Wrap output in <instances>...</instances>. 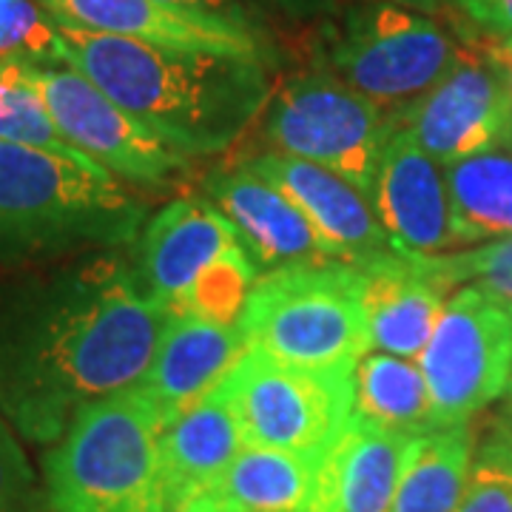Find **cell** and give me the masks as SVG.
<instances>
[{"label": "cell", "mask_w": 512, "mask_h": 512, "mask_svg": "<svg viewBox=\"0 0 512 512\" xmlns=\"http://www.w3.org/2000/svg\"><path fill=\"white\" fill-rule=\"evenodd\" d=\"M501 419L512 421V376L507 384V393H504V410H501Z\"/></svg>", "instance_id": "74e56055"}, {"label": "cell", "mask_w": 512, "mask_h": 512, "mask_svg": "<svg viewBox=\"0 0 512 512\" xmlns=\"http://www.w3.org/2000/svg\"><path fill=\"white\" fill-rule=\"evenodd\" d=\"M393 126L404 128L441 165L484 148L512 146L510 103L484 43L461 35L450 72L404 109Z\"/></svg>", "instance_id": "8fae6325"}, {"label": "cell", "mask_w": 512, "mask_h": 512, "mask_svg": "<svg viewBox=\"0 0 512 512\" xmlns=\"http://www.w3.org/2000/svg\"><path fill=\"white\" fill-rule=\"evenodd\" d=\"M248 165L305 214L330 259L362 265L367 259L396 251L370 197L339 174L276 151H262Z\"/></svg>", "instance_id": "5bb4252c"}, {"label": "cell", "mask_w": 512, "mask_h": 512, "mask_svg": "<svg viewBox=\"0 0 512 512\" xmlns=\"http://www.w3.org/2000/svg\"><path fill=\"white\" fill-rule=\"evenodd\" d=\"M0 512H49L43 484L20 447L12 424L0 413Z\"/></svg>", "instance_id": "f1b7e54d"}, {"label": "cell", "mask_w": 512, "mask_h": 512, "mask_svg": "<svg viewBox=\"0 0 512 512\" xmlns=\"http://www.w3.org/2000/svg\"><path fill=\"white\" fill-rule=\"evenodd\" d=\"M456 512H512V478L473 467Z\"/></svg>", "instance_id": "1f68e13d"}, {"label": "cell", "mask_w": 512, "mask_h": 512, "mask_svg": "<svg viewBox=\"0 0 512 512\" xmlns=\"http://www.w3.org/2000/svg\"><path fill=\"white\" fill-rule=\"evenodd\" d=\"M370 202L396 251L439 256L458 248L444 168L404 128L387 137Z\"/></svg>", "instance_id": "7c38bea8"}, {"label": "cell", "mask_w": 512, "mask_h": 512, "mask_svg": "<svg viewBox=\"0 0 512 512\" xmlns=\"http://www.w3.org/2000/svg\"><path fill=\"white\" fill-rule=\"evenodd\" d=\"M473 467H484L512 478V421L498 419L487 427L473 453Z\"/></svg>", "instance_id": "d6a6232c"}, {"label": "cell", "mask_w": 512, "mask_h": 512, "mask_svg": "<svg viewBox=\"0 0 512 512\" xmlns=\"http://www.w3.org/2000/svg\"><path fill=\"white\" fill-rule=\"evenodd\" d=\"M254 128L265 151L322 165L370 197L393 120L313 66L276 83Z\"/></svg>", "instance_id": "52a82bcc"}, {"label": "cell", "mask_w": 512, "mask_h": 512, "mask_svg": "<svg viewBox=\"0 0 512 512\" xmlns=\"http://www.w3.org/2000/svg\"><path fill=\"white\" fill-rule=\"evenodd\" d=\"M319 461L245 444L211 487L225 512H311Z\"/></svg>", "instance_id": "7402d4cb"}, {"label": "cell", "mask_w": 512, "mask_h": 512, "mask_svg": "<svg viewBox=\"0 0 512 512\" xmlns=\"http://www.w3.org/2000/svg\"><path fill=\"white\" fill-rule=\"evenodd\" d=\"M148 205L80 151L0 143V271L134 245Z\"/></svg>", "instance_id": "3957f363"}, {"label": "cell", "mask_w": 512, "mask_h": 512, "mask_svg": "<svg viewBox=\"0 0 512 512\" xmlns=\"http://www.w3.org/2000/svg\"><path fill=\"white\" fill-rule=\"evenodd\" d=\"M353 416L402 436L436 430L419 362L367 350L353 367Z\"/></svg>", "instance_id": "cb8c5ba5"}, {"label": "cell", "mask_w": 512, "mask_h": 512, "mask_svg": "<svg viewBox=\"0 0 512 512\" xmlns=\"http://www.w3.org/2000/svg\"><path fill=\"white\" fill-rule=\"evenodd\" d=\"M245 436L222 384L160 430V495L163 512L211 493L242 453Z\"/></svg>", "instance_id": "d6986e66"}, {"label": "cell", "mask_w": 512, "mask_h": 512, "mask_svg": "<svg viewBox=\"0 0 512 512\" xmlns=\"http://www.w3.org/2000/svg\"><path fill=\"white\" fill-rule=\"evenodd\" d=\"M245 350L248 342L239 325H214L197 316L171 313L154 359L137 387L146 393L165 427L202 396L217 390Z\"/></svg>", "instance_id": "ac0fdd59"}, {"label": "cell", "mask_w": 512, "mask_h": 512, "mask_svg": "<svg viewBox=\"0 0 512 512\" xmlns=\"http://www.w3.org/2000/svg\"><path fill=\"white\" fill-rule=\"evenodd\" d=\"M202 191L205 200L234 225L242 248L262 274L330 259L305 214L248 163L205 174Z\"/></svg>", "instance_id": "9a60e30c"}, {"label": "cell", "mask_w": 512, "mask_h": 512, "mask_svg": "<svg viewBox=\"0 0 512 512\" xmlns=\"http://www.w3.org/2000/svg\"><path fill=\"white\" fill-rule=\"evenodd\" d=\"M487 49V55L493 60V66L501 74V83H504V92H507V103H510V114H512V40H484L478 37Z\"/></svg>", "instance_id": "e575fe53"}, {"label": "cell", "mask_w": 512, "mask_h": 512, "mask_svg": "<svg viewBox=\"0 0 512 512\" xmlns=\"http://www.w3.org/2000/svg\"><path fill=\"white\" fill-rule=\"evenodd\" d=\"M160 430L137 384L86 404L43 456L46 510L163 512Z\"/></svg>", "instance_id": "277c9868"}, {"label": "cell", "mask_w": 512, "mask_h": 512, "mask_svg": "<svg viewBox=\"0 0 512 512\" xmlns=\"http://www.w3.org/2000/svg\"><path fill=\"white\" fill-rule=\"evenodd\" d=\"M393 3H402L407 9H416V12H424V15H436L444 9L447 0H393Z\"/></svg>", "instance_id": "8d00e7d4"}, {"label": "cell", "mask_w": 512, "mask_h": 512, "mask_svg": "<svg viewBox=\"0 0 512 512\" xmlns=\"http://www.w3.org/2000/svg\"><path fill=\"white\" fill-rule=\"evenodd\" d=\"M276 12V18L285 20H325L339 12V0H265Z\"/></svg>", "instance_id": "836d02e7"}, {"label": "cell", "mask_w": 512, "mask_h": 512, "mask_svg": "<svg viewBox=\"0 0 512 512\" xmlns=\"http://www.w3.org/2000/svg\"><path fill=\"white\" fill-rule=\"evenodd\" d=\"M476 436L470 424L413 436L390 512H456L473 470Z\"/></svg>", "instance_id": "44dd1931"}, {"label": "cell", "mask_w": 512, "mask_h": 512, "mask_svg": "<svg viewBox=\"0 0 512 512\" xmlns=\"http://www.w3.org/2000/svg\"><path fill=\"white\" fill-rule=\"evenodd\" d=\"M256 279L259 268L251 254L242 245H234L191 282V288L180 296L171 313L197 316L214 325H237Z\"/></svg>", "instance_id": "d4e9b609"}, {"label": "cell", "mask_w": 512, "mask_h": 512, "mask_svg": "<svg viewBox=\"0 0 512 512\" xmlns=\"http://www.w3.org/2000/svg\"><path fill=\"white\" fill-rule=\"evenodd\" d=\"M419 367L433 424L456 427L507 393L512 376V313L478 288H458L439 316Z\"/></svg>", "instance_id": "30bf717a"}, {"label": "cell", "mask_w": 512, "mask_h": 512, "mask_svg": "<svg viewBox=\"0 0 512 512\" xmlns=\"http://www.w3.org/2000/svg\"><path fill=\"white\" fill-rule=\"evenodd\" d=\"M458 245L512 237V146L441 165Z\"/></svg>", "instance_id": "603a6c76"}, {"label": "cell", "mask_w": 512, "mask_h": 512, "mask_svg": "<svg viewBox=\"0 0 512 512\" xmlns=\"http://www.w3.org/2000/svg\"><path fill=\"white\" fill-rule=\"evenodd\" d=\"M410 439L350 416L316 467L311 512H390Z\"/></svg>", "instance_id": "ffe728a7"}, {"label": "cell", "mask_w": 512, "mask_h": 512, "mask_svg": "<svg viewBox=\"0 0 512 512\" xmlns=\"http://www.w3.org/2000/svg\"><path fill=\"white\" fill-rule=\"evenodd\" d=\"M458 57V40L433 15L393 0H353L325 18L316 66L396 120Z\"/></svg>", "instance_id": "8992f818"}, {"label": "cell", "mask_w": 512, "mask_h": 512, "mask_svg": "<svg viewBox=\"0 0 512 512\" xmlns=\"http://www.w3.org/2000/svg\"><path fill=\"white\" fill-rule=\"evenodd\" d=\"M26 77L55 120L60 137L103 165L117 180L151 191L171 188L191 168V157L120 109L89 77L63 60H23Z\"/></svg>", "instance_id": "9c48e42d"}, {"label": "cell", "mask_w": 512, "mask_h": 512, "mask_svg": "<svg viewBox=\"0 0 512 512\" xmlns=\"http://www.w3.org/2000/svg\"><path fill=\"white\" fill-rule=\"evenodd\" d=\"M171 311L114 251L0 271V413L55 444L86 404L146 376Z\"/></svg>", "instance_id": "6da1fadb"}, {"label": "cell", "mask_w": 512, "mask_h": 512, "mask_svg": "<svg viewBox=\"0 0 512 512\" xmlns=\"http://www.w3.org/2000/svg\"><path fill=\"white\" fill-rule=\"evenodd\" d=\"M131 259L143 291L168 311L228 248L242 245L234 225L205 197H177L143 225Z\"/></svg>", "instance_id": "e0dca14e"}, {"label": "cell", "mask_w": 512, "mask_h": 512, "mask_svg": "<svg viewBox=\"0 0 512 512\" xmlns=\"http://www.w3.org/2000/svg\"><path fill=\"white\" fill-rule=\"evenodd\" d=\"M0 143L72 151L60 137L43 97L26 77L23 57L0 60Z\"/></svg>", "instance_id": "484cf974"}, {"label": "cell", "mask_w": 512, "mask_h": 512, "mask_svg": "<svg viewBox=\"0 0 512 512\" xmlns=\"http://www.w3.org/2000/svg\"><path fill=\"white\" fill-rule=\"evenodd\" d=\"M37 3L55 23L83 32L128 37L157 46H177V49L251 55L265 60L268 66L279 63V49L262 43L259 37L220 20L171 9L160 0H37Z\"/></svg>", "instance_id": "2e32d148"}, {"label": "cell", "mask_w": 512, "mask_h": 512, "mask_svg": "<svg viewBox=\"0 0 512 512\" xmlns=\"http://www.w3.org/2000/svg\"><path fill=\"white\" fill-rule=\"evenodd\" d=\"M367 325V348L419 362L439 316L453 296L436 256L390 254L356 265Z\"/></svg>", "instance_id": "4fadbf2b"}, {"label": "cell", "mask_w": 512, "mask_h": 512, "mask_svg": "<svg viewBox=\"0 0 512 512\" xmlns=\"http://www.w3.org/2000/svg\"><path fill=\"white\" fill-rule=\"evenodd\" d=\"M55 57L185 157L237 146L274 92V66L259 57L157 46L63 23H55Z\"/></svg>", "instance_id": "7a4b0ae2"}, {"label": "cell", "mask_w": 512, "mask_h": 512, "mask_svg": "<svg viewBox=\"0 0 512 512\" xmlns=\"http://www.w3.org/2000/svg\"><path fill=\"white\" fill-rule=\"evenodd\" d=\"M171 9L191 12L208 20H220L228 26H237L248 35L259 37L262 43L279 49L276 37V12L265 0H160Z\"/></svg>", "instance_id": "f546056e"}, {"label": "cell", "mask_w": 512, "mask_h": 512, "mask_svg": "<svg viewBox=\"0 0 512 512\" xmlns=\"http://www.w3.org/2000/svg\"><path fill=\"white\" fill-rule=\"evenodd\" d=\"M237 325L248 348L316 373H353L370 350L359 271L336 259L262 274Z\"/></svg>", "instance_id": "5b68a950"}, {"label": "cell", "mask_w": 512, "mask_h": 512, "mask_svg": "<svg viewBox=\"0 0 512 512\" xmlns=\"http://www.w3.org/2000/svg\"><path fill=\"white\" fill-rule=\"evenodd\" d=\"M222 390L245 444L322 461L353 416V373H316L248 348Z\"/></svg>", "instance_id": "ba28073f"}, {"label": "cell", "mask_w": 512, "mask_h": 512, "mask_svg": "<svg viewBox=\"0 0 512 512\" xmlns=\"http://www.w3.org/2000/svg\"><path fill=\"white\" fill-rule=\"evenodd\" d=\"M171 512H225L214 501V495L211 493H205V495H197V498H191V501H185V504H180L177 510H171Z\"/></svg>", "instance_id": "d590c367"}, {"label": "cell", "mask_w": 512, "mask_h": 512, "mask_svg": "<svg viewBox=\"0 0 512 512\" xmlns=\"http://www.w3.org/2000/svg\"><path fill=\"white\" fill-rule=\"evenodd\" d=\"M57 60L55 20L37 0H0V60Z\"/></svg>", "instance_id": "83f0119b"}, {"label": "cell", "mask_w": 512, "mask_h": 512, "mask_svg": "<svg viewBox=\"0 0 512 512\" xmlns=\"http://www.w3.org/2000/svg\"><path fill=\"white\" fill-rule=\"evenodd\" d=\"M461 35L512 40V0H453Z\"/></svg>", "instance_id": "4dcf8cb0"}, {"label": "cell", "mask_w": 512, "mask_h": 512, "mask_svg": "<svg viewBox=\"0 0 512 512\" xmlns=\"http://www.w3.org/2000/svg\"><path fill=\"white\" fill-rule=\"evenodd\" d=\"M436 268L453 291L470 285L512 313V237L490 239L470 251L439 254Z\"/></svg>", "instance_id": "4316f807"}]
</instances>
